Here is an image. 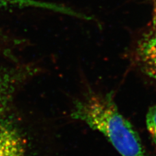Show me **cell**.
I'll use <instances>...</instances> for the list:
<instances>
[{
  "label": "cell",
  "mask_w": 156,
  "mask_h": 156,
  "mask_svg": "<svg viewBox=\"0 0 156 156\" xmlns=\"http://www.w3.org/2000/svg\"><path fill=\"white\" fill-rule=\"evenodd\" d=\"M70 115L100 131L122 156H148L139 134L120 114L111 94L88 91L75 101Z\"/></svg>",
  "instance_id": "obj_1"
},
{
  "label": "cell",
  "mask_w": 156,
  "mask_h": 156,
  "mask_svg": "<svg viewBox=\"0 0 156 156\" xmlns=\"http://www.w3.org/2000/svg\"><path fill=\"white\" fill-rule=\"evenodd\" d=\"M35 72L31 66L0 65V122L5 121L14 94Z\"/></svg>",
  "instance_id": "obj_2"
},
{
  "label": "cell",
  "mask_w": 156,
  "mask_h": 156,
  "mask_svg": "<svg viewBox=\"0 0 156 156\" xmlns=\"http://www.w3.org/2000/svg\"><path fill=\"white\" fill-rule=\"evenodd\" d=\"M136 57L144 72L156 83V25H152L140 38Z\"/></svg>",
  "instance_id": "obj_3"
},
{
  "label": "cell",
  "mask_w": 156,
  "mask_h": 156,
  "mask_svg": "<svg viewBox=\"0 0 156 156\" xmlns=\"http://www.w3.org/2000/svg\"><path fill=\"white\" fill-rule=\"evenodd\" d=\"M41 9L52 12L66 14L74 18L87 20V14L77 12L70 7L51 2H42L38 0H0V11H6L14 9Z\"/></svg>",
  "instance_id": "obj_4"
},
{
  "label": "cell",
  "mask_w": 156,
  "mask_h": 156,
  "mask_svg": "<svg viewBox=\"0 0 156 156\" xmlns=\"http://www.w3.org/2000/svg\"><path fill=\"white\" fill-rule=\"evenodd\" d=\"M0 156H26L20 136L5 121L0 122Z\"/></svg>",
  "instance_id": "obj_5"
},
{
  "label": "cell",
  "mask_w": 156,
  "mask_h": 156,
  "mask_svg": "<svg viewBox=\"0 0 156 156\" xmlns=\"http://www.w3.org/2000/svg\"><path fill=\"white\" fill-rule=\"evenodd\" d=\"M146 127L156 146V105L149 109L146 117Z\"/></svg>",
  "instance_id": "obj_6"
},
{
  "label": "cell",
  "mask_w": 156,
  "mask_h": 156,
  "mask_svg": "<svg viewBox=\"0 0 156 156\" xmlns=\"http://www.w3.org/2000/svg\"><path fill=\"white\" fill-rule=\"evenodd\" d=\"M152 25H156V0H152Z\"/></svg>",
  "instance_id": "obj_7"
}]
</instances>
